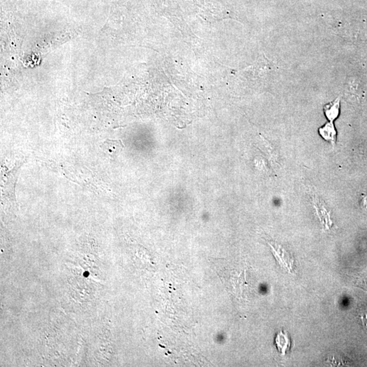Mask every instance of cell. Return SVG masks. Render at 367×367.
<instances>
[{
  "instance_id": "obj_4",
  "label": "cell",
  "mask_w": 367,
  "mask_h": 367,
  "mask_svg": "<svg viewBox=\"0 0 367 367\" xmlns=\"http://www.w3.org/2000/svg\"><path fill=\"white\" fill-rule=\"evenodd\" d=\"M275 343L278 351H280L282 355L286 354V351L290 347V341L288 334L282 331L279 332L277 335Z\"/></svg>"
},
{
  "instance_id": "obj_5",
  "label": "cell",
  "mask_w": 367,
  "mask_h": 367,
  "mask_svg": "<svg viewBox=\"0 0 367 367\" xmlns=\"http://www.w3.org/2000/svg\"><path fill=\"white\" fill-rule=\"evenodd\" d=\"M356 284L360 287H362L364 290H367V280H365V279H358Z\"/></svg>"
},
{
  "instance_id": "obj_6",
  "label": "cell",
  "mask_w": 367,
  "mask_h": 367,
  "mask_svg": "<svg viewBox=\"0 0 367 367\" xmlns=\"http://www.w3.org/2000/svg\"><path fill=\"white\" fill-rule=\"evenodd\" d=\"M360 319L361 320H362L363 327H364V329L367 331V313H362V314L360 315Z\"/></svg>"
},
{
  "instance_id": "obj_1",
  "label": "cell",
  "mask_w": 367,
  "mask_h": 367,
  "mask_svg": "<svg viewBox=\"0 0 367 367\" xmlns=\"http://www.w3.org/2000/svg\"><path fill=\"white\" fill-rule=\"evenodd\" d=\"M269 246L272 248L273 254L278 260L281 266L287 269L288 271H292V263H294L293 258L280 245L275 244V248L271 244H269Z\"/></svg>"
},
{
  "instance_id": "obj_3",
  "label": "cell",
  "mask_w": 367,
  "mask_h": 367,
  "mask_svg": "<svg viewBox=\"0 0 367 367\" xmlns=\"http://www.w3.org/2000/svg\"><path fill=\"white\" fill-rule=\"evenodd\" d=\"M319 133L325 140L330 141L332 144H334L336 139V131L333 122L329 121L320 127L319 129Z\"/></svg>"
},
{
  "instance_id": "obj_2",
  "label": "cell",
  "mask_w": 367,
  "mask_h": 367,
  "mask_svg": "<svg viewBox=\"0 0 367 367\" xmlns=\"http://www.w3.org/2000/svg\"><path fill=\"white\" fill-rule=\"evenodd\" d=\"M324 112L327 119L330 122H334L339 115L340 99H336L329 104L325 105Z\"/></svg>"
}]
</instances>
